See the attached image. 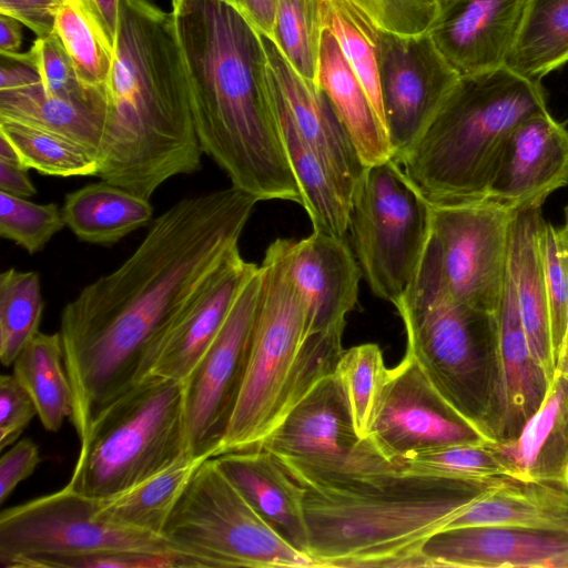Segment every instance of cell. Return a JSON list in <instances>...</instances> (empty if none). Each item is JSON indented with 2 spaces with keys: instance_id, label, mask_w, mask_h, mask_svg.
Segmentation results:
<instances>
[{
  "instance_id": "1",
  "label": "cell",
  "mask_w": 568,
  "mask_h": 568,
  "mask_svg": "<svg viewBox=\"0 0 568 568\" xmlns=\"http://www.w3.org/2000/svg\"><path fill=\"white\" fill-rule=\"evenodd\" d=\"M257 202L232 185L180 200L122 264L64 305L59 334L79 439L94 415L135 382L168 316L239 248Z\"/></svg>"
},
{
  "instance_id": "2",
  "label": "cell",
  "mask_w": 568,
  "mask_h": 568,
  "mask_svg": "<svg viewBox=\"0 0 568 568\" xmlns=\"http://www.w3.org/2000/svg\"><path fill=\"white\" fill-rule=\"evenodd\" d=\"M203 153L260 201L302 204L276 119L262 34L222 0L172 10Z\"/></svg>"
},
{
  "instance_id": "3",
  "label": "cell",
  "mask_w": 568,
  "mask_h": 568,
  "mask_svg": "<svg viewBox=\"0 0 568 568\" xmlns=\"http://www.w3.org/2000/svg\"><path fill=\"white\" fill-rule=\"evenodd\" d=\"M98 178L150 200L203 154L174 14L122 0Z\"/></svg>"
},
{
  "instance_id": "4",
  "label": "cell",
  "mask_w": 568,
  "mask_h": 568,
  "mask_svg": "<svg viewBox=\"0 0 568 568\" xmlns=\"http://www.w3.org/2000/svg\"><path fill=\"white\" fill-rule=\"evenodd\" d=\"M505 479L393 469L344 487L305 488L307 555L317 567H426V539Z\"/></svg>"
},
{
  "instance_id": "5",
  "label": "cell",
  "mask_w": 568,
  "mask_h": 568,
  "mask_svg": "<svg viewBox=\"0 0 568 568\" xmlns=\"http://www.w3.org/2000/svg\"><path fill=\"white\" fill-rule=\"evenodd\" d=\"M546 98L540 81L506 65L462 75L400 165L430 203L486 199L509 134L548 111Z\"/></svg>"
},
{
  "instance_id": "6",
  "label": "cell",
  "mask_w": 568,
  "mask_h": 568,
  "mask_svg": "<svg viewBox=\"0 0 568 568\" xmlns=\"http://www.w3.org/2000/svg\"><path fill=\"white\" fill-rule=\"evenodd\" d=\"M394 305L405 326L406 354L456 412L499 443L505 398L496 313L453 297L432 232L412 282Z\"/></svg>"
},
{
  "instance_id": "7",
  "label": "cell",
  "mask_w": 568,
  "mask_h": 568,
  "mask_svg": "<svg viewBox=\"0 0 568 568\" xmlns=\"http://www.w3.org/2000/svg\"><path fill=\"white\" fill-rule=\"evenodd\" d=\"M262 288L243 385L217 455L258 448L284 415L335 372L343 332L305 339V308L276 239L260 265ZM216 455V456H217Z\"/></svg>"
},
{
  "instance_id": "8",
  "label": "cell",
  "mask_w": 568,
  "mask_h": 568,
  "mask_svg": "<svg viewBox=\"0 0 568 568\" xmlns=\"http://www.w3.org/2000/svg\"><path fill=\"white\" fill-rule=\"evenodd\" d=\"M65 487L104 500L175 463L189 450L184 383L134 382L92 418Z\"/></svg>"
},
{
  "instance_id": "9",
  "label": "cell",
  "mask_w": 568,
  "mask_h": 568,
  "mask_svg": "<svg viewBox=\"0 0 568 568\" xmlns=\"http://www.w3.org/2000/svg\"><path fill=\"white\" fill-rule=\"evenodd\" d=\"M163 535L197 567H317L256 514L214 457L204 459L192 474Z\"/></svg>"
},
{
  "instance_id": "10",
  "label": "cell",
  "mask_w": 568,
  "mask_h": 568,
  "mask_svg": "<svg viewBox=\"0 0 568 568\" xmlns=\"http://www.w3.org/2000/svg\"><path fill=\"white\" fill-rule=\"evenodd\" d=\"M432 203L393 159L365 168L349 227L371 291L394 304L407 290L430 234Z\"/></svg>"
},
{
  "instance_id": "11",
  "label": "cell",
  "mask_w": 568,
  "mask_h": 568,
  "mask_svg": "<svg viewBox=\"0 0 568 568\" xmlns=\"http://www.w3.org/2000/svg\"><path fill=\"white\" fill-rule=\"evenodd\" d=\"M99 503L65 486L3 509L0 564L31 568L43 558L132 551L174 557L183 567L196 562L163 534L111 523L98 515Z\"/></svg>"
},
{
  "instance_id": "12",
  "label": "cell",
  "mask_w": 568,
  "mask_h": 568,
  "mask_svg": "<svg viewBox=\"0 0 568 568\" xmlns=\"http://www.w3.org/2000/svg\"><path fill=\"white\" fill-rule=\"evenodd\" d=\"M260 447L273 454L304 488H338L398 469L356 434L335 373L318 381Z\"/></svg>"
},
{
  "instance_id": "13",
  "label": "cell",
  "mask_w": 568,
  "mask_h": 568,
  "mask_svg": "<svg viewBox=\"0 0 568 568\" xmlns=\"http://www.w3.org/2000/svg\"><path fill=\"white\" fill-rule=\"evenodd\" d=\"M516 211L490 199L432 203L430 232L444 281L457 301L496 313Z\"/></svg>"
},
{
  "instance_id": "14",
  "label": "cell",
  "mask_w": 568,
  "mask_h": 568,
  "mask_svg": "<svg viewBox=\"0 0 568 568\" xmlns=\"http://www.w3.org/2000/svg\"><path fill=\"white\" fill-rule=\"evenodd\" d=\"M261 288L258 265L237 294L215 338L184 382L186 433L192 457L217 455L245 377Z\"/></svg>"
},
{
  "instance_id": "15",
  "label": "cell",
  "mask_w": 568,
  "mask_h": 568,
  "mask_svg": "<svg viewBox=\"0 0 568 568\" xmlns=\"http://www.w3.org/2000/svg\"><path fill=\"white\" fill-rule=\"evenodd\" d=\"M367 439L396 466L428 452L493 443L440 396L408 354L388 369Z\"/></svg>"
},
{
  "instance_id": "16",
  "label": "cell",
  "mask_w": 568,
  "mask_h": 568,
  "mask_svg": "<svg viewBox=\"0 0 568 568\" xmlns=\"http://www.w3.org/2000/svg\"><path fill=\"white\" fill-rule=\"evenodd\" d=\"M379 83L393 160L403 158L459 75L428 31L403 36L379 30Z\"/></svg>"
},
{
  "instance_id": "17",
  "label": "cell",
  "mask_w": 568,
  "mask_h": 568,
  "mask_svg": "<svg viewBox=\"0 0 568 568\" xmlns=\"http://www.w3.org/2000/svg\"><path fill=\"white\" fill-rule=\"evenodd\" d=\"M231 253L168 316L150 341L135 382H185L223 325L241 288L257 268Z\"/></svg>"
},
{
  "instance_id": "18",
  "label": "cell",
  "mask_w": 568,
  "mask_h": 568,
  "mask_svg": "<svg viewBox=\"0 0 568 568\" xmlns=\"http://www.w3.org/2000/svg\"><path fill=\"white\" fill-rule=\"evenodd\" d=\"M285 264L304 304L305 339L344 332L363 276L346 237L313 230L300 241L285 239Z\"/></svg>"
},
{
  "instance_id": "19",
  "label": "cell",
  "mask_w": 568,
  "mask_h": 568,
  "mask_svg": "<svg viewBox=\"0 0 568 568\" xmlns=\"http://www.w3.org/2000/svg\"><path fill=\"white\" fill-rule=\"evenodd\" d=\"M568 184V130L549 111L521 121L509 134L487 199L513 211L541 206Z\"/></svg>"
},
{
  "instance_id": "20",
  "label": "cell",
  "mask_w": 568,
  "mask_h": 568,
  "mask_svg": "<svg viewBox=\"0 0 568 568\" xmlns=\"http://www.w3.org/2000/svg\"><path fill=\"white\" fill-rule=\"evenodd\" d=\"M262 38L274 105L322 158L351 203L365 165L348 133L318 85L302 78L270 38Z\"/></svg>"
},
{
  "instance_id": "21",
  "label": "cell",
  "mask_w": 568,
  "mask_h": 568,
  "mask_svg": "<svg viewBox=\"0 0 568 568\" xmlns=\"http://www.w3.org/2000/svg\"><path fill=\"white\" fill-rule=\"evenodd\" d=\"M528 0H443L428 29L459 77L498 69L517 40Z\"/></svg>"
},
{
  "instance_id": "22",
  "label": "cell",
  "mask_w": 568,
  "mask_h": 568,
  "mask_svg": "<svg viewBox=\"0 0 568 568\" xmlns=\"http://www.w3.org/2000/svg\"><path fill=\"white\" fill-rule=\"evenodd\" d=\"M426 567L568 568V535L515 526L439 530L420 548Z\"/></svg>"
},
{
  "instance_id": "23",
  "label": "cell",
  "mask_w": 568,
  "mask_h": 568,
  "mask_svg": "<svg viewBox=\"0 0 568 568\" xmlns=\"http://www.w3.org/2000/svg\"><path fill=\"white\" fill-rule=\"evenodd\" d=\"M214 459L256 514L287 544L307 555L305 488L278 459L261 447L224 453Z\"/></svg>"
},
{
  "instance_id": "24",
  "label": "cell",
  "mask_w": 568,
  "mask_h": 568,
  "mask_svg": "<svg viewBox=\"0 0 568 568\" xmlns=\"http://www.w3.org/2000/svg\"><path fill=\"white\" fill-rule=\"evenodd\" d=\"M495 446L507 477L568 490V378L554 375L519 435Z\"/></svg>"
},
{
  "instance_id": "25",
  "label": "cell",
  "mask_w": 568,
  "mask_h": 568,
  "mask_svg": "<svg viewBox=\"0 0 568 568\" xmlns=\"http://www.w3.org/2000/svg\"><path fill=\"white\" fill-rule=\"evenodd\" d=\"M541 206L515 212L509 229L508 262L521 323L535 361L551 381L555 373L549 304L539 250Z\"/></svg>"
},
{
  "instance_id": "26",
  "label": "cell",
  "mask_w": 568,
  "mask_h": 568,
  "mask_svg": "<svg viewBox=\"0 0 568 568\" xmlns=\"http://www.w3.org/2000/svg\"><path fill=\"white\" fill-rule=\"evenodd\" d=\"M496 318L505 398L501 443L519 435L541 405L550 383L530 352L508 266Z\"/></svg>"
},
{
  "instance_id": "27",
  "label": "cell",
  "mask_w": 568,
  "mask_h": 568,
  "mask_svg": "<svg viewBox=\"0 0 568 568\" xmlns=\"http://www.w3.org/2000/svg\"><path fill=\"white\" fill-rule=\"evenodd\" d=\"M316 83L331 101L365 168L393 159L385 128L335 37L326 28Z\"/></svg>"
},
{
  "instance_id": "28",
  "label": "cell",
  "mask_w": 568,
  "mask_h": 568,
  "mask_svg": "<svg viewBox=\"0 0 568 568\" xmlns=\"http://www.w3.org/2000/svg\"><path fill=\"white\" fill-rule=\"evenodd\" d=\"M484 525L568 535V490L506 477L503 484L469 505L444 529Z\"/></svg>"
},
{
  "instance_id": "29",
  "label": "cell",
  "mask_w": 568,
  "mask_h": 568,
  "mask_svg": "<svg viewBox=\"0 0 568 568\" xmlns=\"http://www.w3.org/2000/svg\"><path fill=\"white\" fill-rule=\"evenodd\" d=\"M61 210L65 226L95 245H112L153 216L150 200L104 180L68 193Z\"/></svg>"
},
{
  "instance_id": "30",
  "label": "cell",
  "mask_w": 568,
  "mask_h": 568,
  "mask_svg": "<svg viewBox=\"0 0 568 568\" xmlns=\"http://www.w3.org/2000/svg\"><path fill=\"white\" fill-rule=\"evenodd\" d=\"M274 110L287 160L301 192V205L313 230L345 237L349 227L348 199L325 162L301 136L290 119L275 105Z\"/></svg>"
},
{
  "instance_id": "31",
  "label": "cell",
  "mask_w": 568,
  "mask_h": 568,
  "mask_svg": "<svg viewBox=\"0 0 568 568\" xmlns=\"http://www.w3.org/2000/svg\"><path fill=\"white\" fill-rule=\"evenodd\" d=\"M108 103L72 101L44 93L41 82L0 91V119L23 122L80 142L100 156Z\"/></svg>"
},
{
  "instance_id": "32",
  "label": "cell",
  "mask_w": 568,
  "mask_h": 568,
  "mask_svg": "<svg viewBox=\"0 0 568 568\" xmlns=\"http://www.w3.org/2000/svg\"><path fill=\"white\" fill-rule=\"evenodd\" d=\"M12 374L33 400L42 426L58 432L73 412V394L59 332H39L19 353Z\"/></svg>"
},
{
  "instance_id": "33",
  "label": "cell",
  "mask_w": 568,
  "mask_h": 568,
  "mask_svg": "<svg viewBox=\"0 0 568 568\" xmlns=\"http://www.w3.org/2000/svg\"><path fill=\"white\" fill-rule=\"evenodd\" d=\"M568 62V0H528L506 67L530 80Z\"/></svg>"
},
{
  "instance_id": "34",
  "label": "cell",
  "mask_w": 568,
  "mask_h": 568,
  "mask_svg": "<svg viewBox=\"0 0 568 568\" xmlns=\"http://www.w3.org/2000/svg\"><path fill=\"white\" fill-rule=\"evenodd\" d=\"M204 459L184 458L125 491L98 500V515L114 524L163 534L174 505Z\"/></svg>"
},
{
  "instance_id": "35",
  "label": "cell",
  "mask_w": 568,
  "mask_h": 568,
  "mask_svg": "<svg viewBox=\"0 0 568 568\" xmlns=\"http://www.w3.org/2000/svg\"><path fill=\"white\" fill-rule=\"evenodd\" d=\"M0 136L26 169L52 176H98L99 154L87 145L47 129L0 119Z\"/></svg>"
},
{
  "instance_id": "36",
  "label": "cell",
  "mask_w": 568,
  "mask_h": 568,
  "mask_svg": "<svg viewBox=\"0 0 568 568\" xmlns=\"http://www.w3.org/2000/svg\"><path fill=\"white\" fill-rule=\"evenodd\" d=\"M322 16L324 27L335 37L386 130L379 83V29L346 0H322Z\"/></svg>"
},
{
  "instance_id": "37",
  "label": "cell",
  "mask_w": 568,
  "mask_h": 568,
  "mask_svg": "<svg viewBox=\"0 0 568 568\" xmlns=\"http://www.w3.org/2000/svg\"><path fill=\"white\" fill-rule=\"evenodd\" d=\"M54 31L69 53L82 83L106 92L113 48L87 0H63Z\"/></svg>"
},
{
  "instance_id": "38",
  "label": "cell",
  "mask_w": 568,
  "mask_h": 568,
  "mask_svg": "<svg viewBox=\"0 0 568 568\" xmlns=\"http://www.w3.org/2000/svg\"><path fill=\"white\" fill-rule=\"evenodd\" d=\"M43 297L39 274L13 267L0 274V361L12 366L23 347L40 332Z\"/></svg>"
},
{
  "instance_id": "39",
  "label": "cell",
  "mask_w": 568,
  "mask_h": 568,
  "mask_svg": "<svg viewBox=\"0 0 568 568\" xmlns=\"http://www.w3.org/2000/svg\"><path fill=\"white\" fill-rule=\"evenodd\" d=\"M324 29L322 0H277L271 40L293 69L315 84Z\"/></svg>"
},
{
  "instance_id": "40",
  "label": "cell",
  "mask_w": 568,
  "mask_h": 568,
  "mask_svg": "<svg viewBox=\"0 0 568 568\" xmlns=\"http://www.w3.org/2000/svg\"><path fill=\"white\" fill-rule=\"evenodd\" d=\"M388 369L383 352L375 343L344 349L335 374L345 393L356 434L368 436Z\"/></svg>"
},
{
  "instance_id": "41",
  "label": "cell",
  "mask_w": 568,
  "mask_h": 568,
  "mask_svg": "<svg viewBox=\"0 0 568 568\" xmlns=\"http://www.w3.org/2000/svg\"><path fill=\"white\" fill-rule=\"evenodd\" d=\"M402 473L458 479L507 477V466L495 443L456 445L406 458L397 464Z\"/></svg>"
},
{
  "instance_id": "42",
  "label": "cell",
  "mask_w": 568,
  "mask_h": 568,
  "mask_svg": "<svg viewBox=\"0 0 568 568\" xmlns=\"http://www.w3.org/2000/svg\"><path fill=\"white\" fill-rule=\"evenodd\" d=\"M32 67L41 79L43 91L49 97L72 101L108 103L106 92L84 85L59 36L53 33L37 38L27 53H3Z\"/></svg>"
},
{
  "instance_id": "43",
  "label": "cell",
  "mask_w": 568,
  "mask_h": 568,
  "mask_svg": "<svg viewBox=\"0 0 568 568\" xmlns=\"http://www.w3.org/2000/svg\"><path fill=\"white\" fill-rule=\"evenodd\" d=\"M539 250L549 304L554 362L568 329V229L545 220L539 229Z\"/></svg>"
},
{
  "instance_id": "44",
  "label": "cell",
  "mask_w": 568,
  "mask_h": 568,
  "mask_svg": "<svg viewBox=\"0 0 568 568\" xmlns=\"http://www.w3.org/2000/svg\"><path fill=\"white\" fill-rule=\"evenodd\" d=\"M64 226L62 210L55 203L39 204L0 192V235L28 253L42 251Z\"/></svg>"
},
{
  "instance_id": "45",
  "label": "cell",
  "mask_w": 568,
  "mask_h": 568,
  "mask_svg": "<svg viewBox=\"0 0 568 568\" xmlns=\"http://www.w3.org/2000/svg\"><path fill=\"white\" fill-rule=\"evenodd\" d=\"M365 13L384 32L414 36L427 32L433 23L436 0H346Z\"/></svg>"
},
{
  "instance_id": "46",
  "label": "cell",
  "mask_w": 568,
  "mask_h": 568,
  "mask_svg": "<svg viewBox=\"0 0 568 568\" xmlns=\"http://www.w3.org/2000/svg\"><path fill=\"white\" fill-rule=\"evenodd\" d=\"M176 568L181 560L155 554L112 551L69 557L43 558L31 568Z\"/></svg>"
},
{
  "instance_id": "47",
  "label": "cell",
  "mask_w": 568,
  "mask_h": 568,
  "mask_svg": "<svg viewBox=\"0 0 568 568\" xmlns=\"http://www.w3.org/2000/svg\"><path fill=\"white\" fill-rule=\"evenodd\" d=\"M36 405L13 374L0 376V449L13 445L31 419Z\"/></svg>"
},
{
  "instance_id": "48",
  "label": "cell",
  "mask_w": 568,
  "mask_h": 568,
  "mask_svg": "<svg viewBox=\"0 0 568 568\" xmlns=\"http://www.w3.org/2000/svg\"><path fill=\"white\" fill-rule=\"evenodd\" d=\"M41 462L37 444L30 438L16 442L0 458V504L2 505Z\"/></svg>"
},
{
  "instance_id": "49",
  "label": "cell",
  "mask_w": 568,
  "mask_h": 568,
  "mask_svg": "<svg viewBox=\"0 0 568 568\" xmlns=\"http://www.w3.org/2000/svg\"><path fill=\"white\" fill-rule=\"evenodd\" d=\"M63 0H0V13L12 17L38 38L54 32L55 18Z\"/></svg>"
},
{
  "instance_id": "50",
  "label": "cell",
  "mask_w": 568,
  "mask_h": 568,
  "mask_svg": "<svg viewBox=\"0 0 568 568\" xmlns=\"http://www.w3.org/2000/svg\"><path fill=\"white\" fill-rule=\"evenodd\" d=\"M242 14L261 34L273 39L277 0H222Z\"/></svg>"
},
{
  "instance_id": "51",
  "label": "cell",
  "mask_w": 568,
  "mask_h": 568,
  "mask_svg": "<svg viewBox=\"0 0 568 568\" xmlns=\"http://www.w3.org/2000/svg\"><path fill=\"white\" fill-rule=\"evenodd\" d=\"M0 91L14 90L41 82L38 72L29 64L1 55Z\"/></svg>"
},
{
  "instance_id": "52",
  "label": "cell",
  "mask_w": 568,
  "mask_h": 568,
  "mask_svg": "<svg viewBox=\"0 0 568 568\" xmlns=\"http://www.w3.org/2000/svg\"><path fill=\"white\" fill-rule=\"evenodd\" d=\"M28 169L0 161V192L30 197L37 189L28 176Z\"/></svg>"
},
{
  "instance_id": "53",
  "label": "cell",
  "mask_w": 568,
  "mask_h": 568,
  "mask_svg": "<svg viewBox=\"0 0 568 568\" xmlns=\"http://www.w3.org/2000/svg\"><path fill=\"white\" fill-rule=\"evenodd\" d=\"M114 49L122 0H88Z\"/></svg>"
},
{
  "instance_id": "54",
  "label": "cell",
  "mask_w": 568,
  "mask_h": 568,
  "mask_svg": "<svg viewBox=\"0 0 568 568\" xmlns=\"http://www.w3.org/2000/svg\"><path fill=\"white\" fill-rule=\"evenodd\" d=\"M21 22L0 13V54L19 50L22 40Z\"/></svg>"
},
{
  "instance_id": "55",
  "label": "cell",
  "mask_w": 568,
  "mask_h": 568,
  "mask_svg": "<svg viewBox=\"0 0 568 568\" xmlns=\"http://www.w3.org/2000/svg\"><path fill=\"white\" fill-rule=\"evenodd\" d=\"M554 375H560L568 378V329L555 362Z\"/></svg>"
},
{
  "instance_id": "56",
  "label": "cell",
  "mask_w": 568,
  "mask_h": 568,
  "mask_svg": "<svg viewBox=\"0 0 568 568\" xmlns=\"http://www.w3.org/2000/svg\"><path fill=\"white\" fill-rule=\"evenodd\" d=\"M565 226L568 229V204L566 205L565 210Z\"/></svg>"
},
{
  "instance_id": "57",
  "label": "cell",
  "mask_w": 568,
  "mask_h": 568,
  "mask_svg": "<svg viewBox=\"0 0 568 568\" xmlns=\"http://www.w3.org/2000/svg\"><path fill=\"white\" fill-rule=\"evenodd\" d=\"M181 0H172V8H175Z\"/></svg>"
},
{
  "instance_id": "58",
  "label": "cell",
  "mask_w": 568,
  "mask_h": 568,
  "mask_svg": "<svg viewBox=\"0 0 568 568\" xmlns=\"http://www.w3.org/2000/svg\"><path fill=\"white\" fill-rule=\"evenodd\" d=\"M436 1L439 3V2H440V1H443V0H436Z\"/></svg>"
}]
</instances>
